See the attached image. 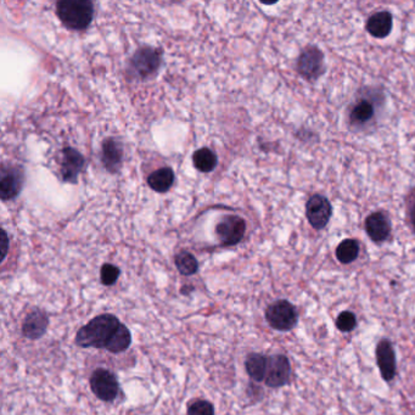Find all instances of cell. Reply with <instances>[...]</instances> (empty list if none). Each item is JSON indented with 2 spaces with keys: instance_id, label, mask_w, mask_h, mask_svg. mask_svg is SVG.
Returning <instances> with one entry per match:
<instances>
[{
  "instance_id": "1",
  "label": "cell",
  "mask_w": 415,
  "mask_h": 415,
  "mask_svg": "<svg viewBox=\"0 0 415 415\" xmlns=\"http://www.w3.org/2000/svg\"><path fill=\"white\" fill-rule=\"evenodd\" d=\"M120 323L113 314H101L80 328L76 336V344L80 347L106 348Z\"/></svg>"
},
{
  "instance_id": "2",
  "label": "cell",
  "mask_w": 415,
  "mask_h": 415,
  "mask_svg": "<svg viewBox=\"0 0 415 415\" xmlns=\"http://www.w3.org/2000/svg\"><path fill=\"white\" fill-rule=\"evenodd\" d=\"M56 13L67 28L80 31L93 20V3L89 0H61L56 4Z\"/></svg>"
},
{
  "instance_id": "3",
  "label": "cell",
  "mask_w": 415,
  "mask_h": 415,
  "mask_svg": "<svg viewBox=\"0 0 415 415\" xmlns=\"http://www.w3.org/2000/svg\"><path fill=\"white\" fill-rule=\"evenodd\" d=\"M266 319L273 329L287 331L291 330L297 324L299 317L294 304H291L286 299H279L268 306Z\"/></svg>"
},
{
  "instance_id": "4",
  "label": "cell",
  "mask_w": 415,
  "mask_h": 415,
  "mask_svg": "<svg viewBox=\"0 0 415 415\" xmlns=\"http://www.w3.org/2000/svg\"><path fill=\"white\" fill-rule=\"evenodd\" d=\"M90 388L94 395L104 402L113 401L120 391L116 376L103 368H99L90 376Z\"/></svg>"
},
{
  "instance_id": "5",
  "label": "cell",
  "mask_w": 415,
  "mask_h": 415,
  "mask_svg": "<svg viewBox=\"0 0 415 415\" xmlns=\"http://www.w3.org/2000/svg\"><path fill=\"white\" fill-rule=\"evenodd\" d=\"M161 65V53L159 50L143 47L137 50L130 60V67L135 72V75L142 78L155 75L157 68Z\"/></svg>"
},
{
  "instance_id": "6",
  "label": "cell",
  "mask_w": 415,
  "mask_h": 415,
  "mask_svg": "<svg viewBox=\"0 0 415 415\" xmlns=\"http://www.w3.org/2000/svg\"><path fill=\"white\" fill-rule=\"evenodd\" d=\"M246 222L239 216L224 217L216 228L219 241L225 246L239 244L245 235Z\"/></svg>"
},
{
  "instance_id": "7",
  "label": "cell",
  "mask_w": 415,
  "mask_h": 415,
  "mask_svg": "<svg viewBox=\"0 0 415 415\" xmlns=\"http://www.w3.org/2000/svg\"><path fill=\"white\" fill-rule=\"evenodd\" d=\"M291 375L290 361L284 354L268 357L267 375L264 383L269 388H281L289 383Z\"/></svg>"
},
{
  "instance_id": "8",
  "label": "cell",
  "mask_w": 415,
  "mask_h": 415,
  "mask_svg": "<svg viewBox=\"0 0 415 415\" xmlns=\"http://www.w3.org/2000/svg\"><path fill=\"white\" fill-rule=\"evenodd\" d=\"M333 209L330 202L321 195H313L306 205V217L314 229L321 230L330 221Z\"/></svg>"
},
{
  "instance_id": "9",
  "label": "cell",
  "mask_w": 415,
  "mask_h": 415,
  "mask_svg": "<svg viewBox=\"0 0 415 415\" xmlns=\"http://www.w3.org/2000/svg\"><path fill=\"white\" fill-rule=\"evenodd\" d=\"M324 55L316 47H308L297 61V70L308 80H317L323 73Z\"/></svg>"
},
{
  "instance_id": "10",
  "label": "cell",
  "mask_w": 415,
  "mask_h": 415,
  "mask_svg": "<svg viewBox=\"0 0 415 415\" xmlns=\"http://www.w3.org/2000/svg\"><path fill=\"white\" fill-rule=\"evenodd\" d=\"M23 184V172L20 167H3L0 178V197L1 200H11L21 192Z\"/></svg>"
},
{
  "instance_id": "11",
  "label": "cell",
  "mask_w": 415,
  "mask_h": 415,
  "mask_svg": "<svg viewBox=\"0 0 415 415\" xmlns=\"http://www.w3.org/2000/svg\"><path fill=\"white\" fill-rule=\"evenodd\" d=\"M376 361L385 381H391L396 375V354L390 340H381L376 346Z\"/></svg>"
},
{
  "instance_id": "12",
  "label": "cell",
  "mask_w": 415,
  "mask_h": 415,
  "mask_svg": "<svg viewBox=\"0 0 415 415\" xmlns=\"http://www.w3.org/2000/svg\"><path fill=\"white\" fill-rule=\"evenodd\" d=\"M85 167V159L80 152L72 149L65 147L63 150V161H61V177L67 183H77V178L80 171Z\"/></svg>"
},
{
  "instance_id": "13",
  "label": "cell",
  "mask_w": 415,
  "mask_h": 415,
  "mask_svg": "<svg viewBox=\"0 0 415 415\" xmlns=\"http://www.w3.org/2000/svg\"><path fill=\"white\" fill-rule=\"evenodd\" d=\"M49 326V318L43 311L36 309L27 316L23 321V334L27 339H40Z\"/></svg>"
},
{
  "instance_id": "14",
  "label": "cell",
  "mask_w": 415,
  "mask_h": 415,
  "mask_svg": "<svg viewBox=\"0 0 415 415\" xmlns=\"http://www.w3.org/2000/svg\"><path fill=\"white\" fill-rule=\"evenodd\" d=\"M366 229L371 240L375 242H381L386 240L390 235L391 223L384 213L375 212L366 218Z\"/></svg>"
},
{
  "instance_id": "15",
  "label": "cell",
  "mask_w": 415,
  "mask_h": 415,
  "mask_svg": "<svg viewBox=\"0 0 415 415\" xmlns=\"http://www.w3.org/2000/svg\"><path fill=\"white\" fill-rule=\"evenodd\" d=\"M123 159V149L115 139H107L103 144L104 166L110 173H116Z\"/></svg>"
},
{
  "instance_id": "16",
  "label": "cell",
  "mask_w": 415,
  "mask_h": 415,
  "mask_svg": "<svg viewBox=\"0 0 415 415\" xmlns=\"http://www.w3.org/2000/svg\"><path fill=\"white\" fill-rule=\"evenodd\" d=\"M392 15L388 11H380L369 18L366 23V31L375 38H385L392 30Z\"/></svg>"
},
{
  "instance_id": "17",
  "label": "cell",
  "mask_w": 415,
  "mask_h": 415,
  "mask_svg": "<svg viewBox=\"0 0 415 415\" xmlns=\"http://www.w3.org/2000/svg\"><path fill=\"white\" fill-rule=\"evenodd\" d=\"M247 374L254 381H264L267 375L268 357L261 353H251L245 361Z\"/></svg>"
},
{
  "instance_id": "18",
  "label": "cell",
  "mask_w": 415,
  "mask_h": 415,
  "mask_svg": "<svg viewBox=\"0 0 415 415\" xmlns=\"http://www.w3.org/2000/svg\"><path fill=\"white\" fill-rule=\"evenodd\" d=\"M174 183V173L173 171L165 167V168H160V170L152 172L149 178H147V184L150 185L152 190L156 192H166L170 190Z\"/></svg>"
},
{
  "instance_id": "19",
  "label": "cell",
  "mask_w": 415,
  "mask_h": 415,
  "mask_svg": "<svg viewBox=\"0 0 415 415\" xmlns=\"http://www.w3.org/2000/svg\"><path fill=\"white\" fill-rule=\"evenodd\" d=\"M132 344V335L125 324H120L116 333L113 334L109 344L106 345V349L111 353H120L125 351Z\"/></svg>"
},
{
  "instance_id": "20",
  "label": "cell",
  "mask_w": 415,
  "mask_h": 415,
  "mask_svg": "<svg viewBox=\"0 0 415 415\" xmlns=\"http://www.w3.org/2000/svg\"><path fill=\"white\" fill-rule=\"evenodd\" d=\"M192 162L197 171L209 173L217 166V156L209 147H202L192 155Z\"/></svg>"
},
{
  "instance_id": "21",
  "label": "cell",
  "mask_w": 415,
  "mask_h": 415,
  "mask_svg": "<svg viewBox=\"0 0 415 415\" xmlns=\"http://www.w3.org/2000/svg\"><path fill=\"white\" fill-rule=\"evenodd\" d=\"M359 254V244L358 241L353 239H346L341 241V244L336 249V259H339L341 264H352L356 261Z\"/></svg>"
},
{
  "instance_id": "22",
  "label": "cell",
  "mask_w": 415,
  "mask_h": 415,
  "mask_svg": "<svg viewBox=\"0 0 415 415\" xmlns=\"http://www.w3.org/2000/svg\"><path fill=\"white\" fill-rule=\"evenodd\" d=\"M374 117V107L369 101L361 100L356 104L351 111V122L353 125H364Z\"/></svg>"
},
{
  "instance_id": "23",
  "label": "cell",
  "mask_w": 415,
  "mask_h": 415,
  "mask_svg": "<svg viewBox=\"0 0 415 415\" xmlns=\"http://www.w3.org/2000/svg\"><path fill=\"white\" fill-rule=\"evenodd\" d=\"M174 262H175V266L178 268L180 274L187 275V277L195 274L197 272V269H199V264H197V259L192 254L187 252V251H183V252L177 254L175 259H174Z\"/></svg>"
},
{
  "instance_id": "24",
  "label": "cell",
  "mask_w": 415,
  "mask_h": 415,
  "mask_svg": "<svg viewBox=\"0 0 415 415\" xmlns=\"http://www.w3.org/2000/svg\"><path fill=\"white\" fill-rule=\"evenodd\" d=\"M357 326V318L349 311H344L339 314L336 319V326L342 333H349Z\"/></svg>"
},
{
  "instance_id": "25",
  "label": "cell",
  "mask_w": 415,
  "mask_h": 415,
  "mask_svg": "<svg viewBox=\"0 0 415 415\" xmlns=\"http://www.w3.org/2000/svg\"><path fill=\"white\" fill-rule=\"evenodd\" d=\"M100 277H101L104 285H113L120 277V269L113 264H104L101 267V272H100Z\"/></svg>"
},
{
  "instance_id": "26",
  "label": "cell",
  "mask_w": 415,
  "mask_h": 415,
  "mask_svg": "<svg viewBox=\"0 0 415 415\" xmlns=\"http://www.w3.org/2000/svg\"><path fill=\"white\" fill-rule=\"evenodd\" d=\"M187 415H214L213 406L210 402L197 399L187 408Z\"/></svg>"
},
{
  "instance_id": "27",
  "label": "cell",
  "mask_w": 415,
  "mask_h": 415,
  "mask_svg": "<svg viewBox=\"0 0 415 415\" xmlns=\"http://www.w3.org/2000/svg\"><path fill=\"white\" fill-rule=\"evenodd\" d=\"M1 244H3L1 247H3V261H4L6 254H8V249H9V237L5 230H3V234H1Z\"/></svg>"
},
{
  "instance_id": "28",
  "label": "cell",
  "mask_w": 415,
  "mask_h": 415,
  "mask_svg": "<svg viewBox=\"0 0 415 415\" xmlns=\"http://www.w3.org/2000/svg\"><path fill=\"white\" fill-rule=\"evenodd\" d=\"M411 223H413V227L415 229V206L413 207V210H411Z\"/></svg>"
}]
</instances>
